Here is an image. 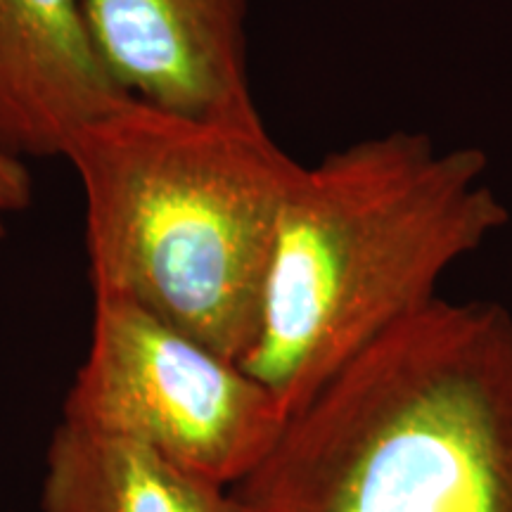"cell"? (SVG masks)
I'll return each mask as SVG.
<instances>
[{
    "mask_svg": "<svg viewBox=\"0 0 512 512\" xmlns=\"http://www.w3.org/2000/svg\"><path fill=\"white\" fill-rule=\"evenodd\" d=\"M508 221L489 159L472 145L389 131L302 166L280 211L242 368L290 418L439 299L441 278Z\"/></svg>",
    "mask_w": 512,
    "mask_h": 512,
    "instance_id": "1",
    "label": "cell"
},
{
    "mask_svg": "<svg viewBox=\"0 0 512 512\" xmlns=\"http://www.w3.org/2000/svg\"><path fill=\"white\" fill-rule=\"evenodd\" d=\"M247 512H512V313L434 302L285 422Z\"/></svg>",
    "mask_w": 512,
    "mask_h": 512,
    "instance_id": "2",
    "label": "cell"
},
{
    "mask_svg": "<svg viewBox=\"0 0 512 512\" xmlns=\"http://www.w3.org/2000/svg\"><path fill=\"white\" fill-rule=\"evenodd\" d=\"M62 159L81 181L93 292L119 294L242 366L304 166L261 114L200 117L128 95Z\"/></svg>",
    "mask_w": 512,
    "mask_h": 512,
    "instance_id": "3",
    "label": "cell"
},
{
    "mask_svg": "<svg viewBox=\"0 0 512 512\" xmlns=\"http://www.w3.org/2000/svg\"><path fill=\"white\" fill-rule=\"evenodd\" d=\"M62 420L235 489L264 463L287 415L240 363L119 294L93 292L91 342Z\"/></svg>",
    "mask_w": 512,
    "mask_h": 512,
    "instance_id": "4",
    "label": "cell"
},
{
    "mask_svg": "<svg viewBox=\"0 0 512 512\" xmlns=\"http://www.w3.org/2000/svg\"><path fill=\"white\" fill-rule=\"evenodd\" d=\"M102 60L133 98L200 117L256 114L247 0H86Z\"/></svg>",
    "mask_w": 512,
    "mask_h": 512,
    "instance_id": "5",
    "label": "cell"
},
{
    "mask_svg": "<svg viewBox=\"0 0 512 512\" xmlns=\"http://www.w3.org/2000/svg\"><path fill=\"white\" fill-rule=\"evenodd\" d=\"M126 98L86 0H0V150L64 157L83 126Z\"/></svg>",
    "mask_w": 512,
    "mask_h": 512,
    "instance_id": "6",
    "label": "cell"
},
{
    "mask_svg": "<svg viewBox=\"0 0 512 512\" xmlns=\"http://www.w3.org/2000/svg\"><path fill=\"white\" fill-rule=\"evenodd\" d=\"M41 512H247L230 486L133 441L60 420L50 434Z\"/></svg>",
    "mask_w": 512,
    "mask_h": 512,
    "instance_id": "7",
    "label": "cell"
},
{
    "mask_svg": "<svg viewBox=\"0 0 512 512\" xmlns=\"http://www.w3.org/2000/svg\"><path fill=\"white\" fill-rule=\"evenodd\" d=\"M34 200V178L19 159L0 150V240L5 238V219L24 211Z\"/></svg>",
    "mask_w": 512,
    "mask_h": 512,
    "instance_id": "8",
    "label": "cell"
}]
</instances>
